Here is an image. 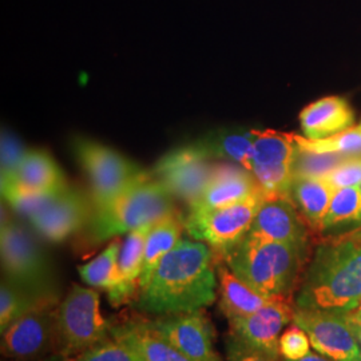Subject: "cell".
Listing matches in <instances>:
<instances>
[{
  "instance_id": "8",
  "label": "cell",
  "mask_w": 361,
  "mask_h": 361,
  "mask_svg": "<svg viewBox=\"0 0 361 361\" xmlns=\"http://www.w3.org/2000/svg\"><path fill=\"white\" fill-rule=\"evenodd\" d=\"M61 295L40 300L1 334V353L18 361L40 360L58 352Z\"/></svg>"
},
{
  "instance_id": "15",
  "label": "cell",
  "mask_w": 361,
  "mask_h": 361,
  "mask_svg": "<svg viewBox=\"0 0 361 361\" xmlns=\"http://www.w3.org/2000/svg\"><path fill=\"white\" fill-rule=\"evenodd\" d=\"M92 214V202L79 189L67 188L37 214L28 219L34 231L50 243H62L86 228Z\"/></svg>"
},
{
  "instance_id": "26",
  "label": "cell",
  "mask_w": 361,
  "mask_h": 361,
  "mask_svg": "<svg viewBox=\"0 0 361 361\" xmlns=\"http://www.w3.org/2000/svg\"><path fill=\"white\" fill-rule=\"evenodd\" d=\"M256 130L216 134L198 143L210 158H225L250 171Z\"/></svg>"
},
{
  "instance_id": "22",
  "label": "cell",
  "mask_w": 361,
  "mask_h": 361,
  "mask_svg": "<svg viewBox=\"0 0 361 361\" xmlns=\"http://www.w3.org/2000/svg\"><path fill=\"white\" fill-rule=\"evenodd\" d=\"M154 224L143 225L141 228L128 233L123 244L121 245L118 258L119 305L129 302L134 295L141 290L145 247L149 233Z\"/></svg>"
},
{
  "instance_id": "32",
  "label": "cell",
  "mask_w": 361,
  "mask_h": 361,
  "mask_svg": "<svg viewBox=\"0 0 361 361\" xmlns=\"http://www.w3.org/2000/svg\"><path fill=\"white\" fill-rule=\"evenodd\" d=\"M74 361H142L125 341L110 336L98 345L86 350Z\"/></svg>"
},
{
  "instance_id": "24",
  "label": "cell",
  "mask_w": 361,
  "mask_h": 361,
  "mask_svg": "<svg viewBox=\"0 0 361 361\" xmlns=\"http://www.w3.org/2000/svg\"><path fill=\"white\" fill-rule=\"evenodd\" d=\"M119 252L121 244L113 241L97 257L78 268L83 283L94 289L104 290L114 307H119Z\"/></svg>"
},
{
  "instance_id": "2",
  "label": "cell",
  "mask_w": 361,
  "mask_h": 361,
  "mask_svg": "<svg viewBox=\"0 0 361 361\" xmlns=\"http://www.w3.org/2000/svg\"><path fill=\"white\" fill-rule=\"evenodd\" d=\"M298 310L348 314L361 304V233L326 241L314 250L295 295Z\"/></svg>"
},
{
  "instance_id": "9",
  "label": "cell",
  "mask_w": 361,
  "mask_h": 361,
  "mask_svg": "<svg viewBox=\"0 0 361 361\" xmlns=\"http://www.w3.org/2000/svg\"><path fill=\"white\" fill-rule=\"evenodd\" d=\"M265 198L264 192L258 190L229 207L189 212L183 228L193 240L205 243L222 256L245 237Z\"/></svg>"
},
{
  "instance_id": "12",
  "label": "cell",
  "mask_w": 361,
  "mask_h": 361,
  "mask_svg": "<svg viewBox=\"0 0 361 361\" xmlns=\"http://www.w3.org/2000/svg\"><path fill=\"white\" fill-rule=\"evenodd\" d=\"M293 323L310 336L312 348L334 361H361V344L348 316L326 310H298Z\"/></svg>"
},
{
  "instance_id": "34",
  "label": "cell",
  "mask_w": 361,
  "mask_h": 361,
  "mask_svg": "<svg viewBox=\"0 0 361 361\" xmlns=\"http://www.w3.org/2000/svg\"><path fill=\"white\" fill-rule=\"evenodd\" d=\"M325 180L335 189L361 186V157H350L329 173Z\"/></svg>"
},
{
  "instance_id": "4",
  "label": "cell",
  "mask_w": 361,
  "mask_h": 361,
  "mask_svg": "<svg viewBox=\"0 0 361 361\" xmlns=\"http://www.w3.org/2000/svg\"><path fill=\"white\" fill-rule=\"evenodd\" d=\"M171 213H176L173 194L150 174L104 207L94 209L86 225L87 237L92 244H101L143 225L154 224Z\"/></svg>"
},
{
  "instance_id": "21",
  "label": "cell",
  "mask_w": 361,
  "mask_h": 361,
  "mask_svg": "<svg viewBox=\"0 0 361 361\" xmlns=\"http://www.w3.org/2000/svg\"><path fill=\"white\" fill-rule=\"evenodd\" d=\"M111 336L125 341L142 361H193L159 335L152 323L129 322L111 329Z\"/></svg>"
},
{
  "instance_id": "37",
  "label": "cell",
  "mask_w": 361,
  "mask_h": 361,
  "mask_svg": "<svg viewBox=\"0 0 361 361\" xmlns=\"http://www.w3.org/2000/svg\"><path fill=\"white\" fill-rule=\"evenodd\" d=\"M284 361H289V360H284ZM297 361H334L331 360V359H328V357H325V356H323V355H320V353H312L310 352V355L308 356H305L304 359H301V360H297Z\"/></svg>"
},
{
  "instance_id": "20",
  "label": "cell",
  "mask_w": 361,
  "mask_h": 361,
  "mask_svg": "<svg viewBox=\"0 0 361 361\" xmlns=\"http://www.w3.org/2000/svg\"><path fill=\"white\" fill-rule=\"evenodd\" d=\"M1 180H16L40 192H62L70 186L51 155L42 150H26L13 173L1 176Z\"/></svg>"
},
{
  "instance_id": "5",
  "label": "cell",
  "mask_w": 361,
  "mask_h": 361,
  "mask_svg": "<svg viewBox=\"0 0 361 361\" xmlns=\"http://www.w3.org/2000/svg\"><path fill=\"white\" fill-rule=\"evenodd\" d=\"M111 329L101 313L99 293L74 285L58 310V353L66 360L77 359L109 338Z\"/></svg>"
},
{
  "instance_id": "18",
  "label": "cell",
  "mask_w": 361,
  "mask_h": 361,
  "mask_svg": "<svg viewBox=\"0 0 361 361\" xmlns=\"http://www.w3.org/2000/svg\"><path fill=\"white\" fill-rule=\"evenodd\" d=\"M353 113L345 99L326 97L308 104L300 114L301 129L308 140H324L352 128Z\"/></svg>"
},
{
  "instance_id": "27",
  "label": "cell",
  "mask_w": 361,
  "mask_h": 361,
  "mask_svg": "<svg viewBox=\"0 0 361 361\" xmlns=\"http://www.w3.org/2000/svg\"><path fill=\"white\" fill-rule=\"evenodd\" d=\"M357 228H361L360 186L335 189L322 231L338 232Z\"/></svg>"
},
{
  "instance_id": "17",
  "label": "cell",
  "mask_w": 361,
  "mask_h": 361,
  "mask_svg": "<svg viewBox=\"0 0 361 361\" xmlns=\"http://www.w3.org/2000/svg\"><path fill=\"white\" fill-rule=\"evenodd\" d=\"M259 189L250 171L238 165H216L213 177L201 197L189 207V212H202L229 207L244 201Z\"/></svg>"
},
{
  "instance_id": "30",
  "label": "cell",
  "mask_w": 361,
  "mask_h": 361,
  "mask_svg": "<svg viewBox=\"0 0 361 361\" xmlns=\"http://www.w3.org/2000/svg\"><path fill=\"white\" fill-rule=\"evenodd\" d=\"M295 141L298 147L310 152L361 157V126L349 128L324 140H308L295 135Z\"/></svg>"
},
{
  "instance_id": "1",
  "label": "cell",
  "mask_w": 361,
  "mask_h": 361,
  "mask_svg": "<svg viewBox=\"0 0 361 361\" xmlns=\"http://www.w3.org/2000/svg\"><path fill=\"white\" fill-rule=\"evenodd\" d=\"M217 292L213 249L197 240L180 238L140 290L138 307L159 316L194 312L214 304Z\"/></svg>"
},
{
  "instance_id": "38",
  "label": "cell",
  "mask_w": 361,
  "mask_h": 361,
  "mask_svg": "<svg viewBox=\"0 0 361 361\" xmlns=\"http://www.w3.org/2000/svg\"><path fill=\"white\" fill-rule=\"evenodd\" d=\"M348 316L349 322L353 324H361V304L359 305L357 310H353L347 314Z\"/></svg>"
},
{
  "instance_id": "40",
  "label": "cell",
  "mask_w": 361,
  "mask_h": 361,
  "mask_svg": "<svg viewBox=\"0 0 361 361\" xmlns=\"http://www.w3.org/2000/svg\"><path fill=\"white\" fill-rule=\"evenodd\" d=\"M360 188H361V186H360Z\"/></svg>"
},
{
  "instance_id": "10",
  "label": "cell",
  "mask_w": 361,
  "mask_h": 361,
  "mask_svg": "<svg viewBox=\"0 0 361 361\" xmlns=\"http://www.w3.org/2000/svg\"><path fill=\"white\" fill-rule=\"evenodd\" d=\"M296 149L295 134L256 130L250 173L267 198L289 197Z\"/></svg>"
},
{
  "instance_id": "16",
  "label": "cell",
  "mask_w": 361,
  "mask_h": 361,
  "mask_svg": "<svg viewBox=\"0 0 361 361\" xmlns=\"http://www.w3.org/2000/svg\"><path fill=\"white\" fill-rule=\"evenodd\" d=\"M246 237L310 247L307 221L290 197L265 198Z\"/></svg>"
},
{
  "instance_id": "3",
  "label": "cell",
  "mask_w": 361,
  "mask_h": 361,
  "mask_svg": "<svg viewBox=\"0 0 361 361\" xmlns=\"http://www.w3.org/2000/svg\"><path fill=\"white\" fill-rule=\"evenodd\" d=\"M308 250L310 247L245 235L221 259L259 293L292 300L305 271Z\"/></svg>"
},
{
  "instance_id": "39",
  "label": "cell",
  "mask_w": 361,
  "mask_h": 361,
  "mask_svg": "<svg viewBox=\"0 0 361 361\" xmlns=\"http://www.w3.org/2000/svg\"><path fill=\"white\" fill-rule=\"evenodd\" d=\"M352 324V328H353V331H355V335L357 337V340L360 341L361 344V324Z\"/></svg>"
},
{
  "instance_id": "23",
  "label": "cell",
  "mask_w": 361,
  "mask_h": 361,
  "mask_svg": "<svg viewBox=\"0 0 361 361\" xmlns=\"http://www.w3.org/2000/svg\"><path fill=\"white\" fill-rule=\"evenodd\" d=\"M335 188L325 178L295 177L289 197L310 228L322 231Z\"/></svg>"
},
{
  "instance_id": "31",
  "label": "cell",
  "mask_w": 361,
  "mask_h": 361,
  "mask_svg": "<svg viewBox=\"0 0 361 361\" xmlns=\"http://www.w3.org/2000/svg\"><path fill=\"white\" fill-rule=\"evenodd\" d=\"M348 158H350L348 155L316 153V152L304 150L297 146L295 162H293V178L295 177L325 178L329 173H332L338 165H341Z\"/></svg>"
},
{
  "instance_id": "29",
  "label": "cell",
  "mask_w": 361,
  "mask_h": 361,
  "mask_svg": "<svg viewBox=\"0 0 361 361\" xmlns=\"http://www.w3.org/2000/svg\"><path fill=\"white\" fill-rule=\"evenodd\" d=\"M0 185L3 200L13 207L18 214L26 217L27 219L43 210L58 194L63 192L34 190L13 180H1Z\"/></svg>"
},
{
  "instance_id": "28",
  "label": "cell",
  "mask_w": 361,
  "mask_h": 361,
  "mask_svg": "<svg viewBox=\"0 0 361 361\" xmlns=\"http://www.w3.org/2000/svg\"><path fill=\"white\" fill-rule=\"evenodd\" d=\"M58 295L61 293H37L22 285L3 279L0 286V332L3 334L15 320L25 314L27 310H31L35 304H38L40 300Z\"/></svg>"
},
{
  "instance_id": "35",
  "label": "cell",
  "mask_w": 361,
  "mask_h": 361,
  "mask_svg": "<svg viewBox=\"0 0 361 361\" xmlns=\"http://www.w3.org/2000/svg\"><path fill=\"white\" fill-rule=\"evenodd\" d=\"M226 361H280L231 335L226 338Z\"/></svg>"
},
{
  "instance_id": "11",
  "label": "cell",
  "mask_w": 361,
  "mask_h": 361,
  "mask_svg": "<svg viewBox=\"0 0 361 361\" xmlns=\"http://www.w3.org/2000/svg\"><path fill=\"white\" fill-rule=\"evenodd\" d=\"M216 165L197 143L177 149L161 158L155 165L153 177L161 180L174 198L190 207L207 189Z\"/></svg>"
},
{
  "instance_id": "25",
  "label": "cell",
  "mask_w": 361,
  "mask_h": 361,
  "mask_svg": "<svg viewBox=\"0 0 361 361\" xmlns=\"http://www.w3.org/2000/svg\"><path fill=\"white\" fill-rule=\"evenodd\" d=\"M182 228L183 219L177 217L176 213H171L155 222L154 226L149 233L145 247L141 289L149 283L161 259L180 243Z\"/></svg>"
},
{
  "instance_id": "6",
  "label": "cell",
  "mask_w": 361,
  "mask_h": 361,
  "mask_svg": "<svg viewBox=\"0 0 361 361\" xmlns=\"http://www.w3.org/2000/svg\"><path fill=\"white\" fill-rule=\"evenodd\" d=\"M0 255L4 279L42 295L59 293L46 253L15 219H1Z\"/></svg>"
},
{
  "instance_id": "7",
  "label": "cell",
  "mask_w": 361,
  "mask_h": 361,
  "mask_svg": "<svg viewBox=\"0 0 361 361\" xmlns=\"http://www.w3.org/2000/svg\"><path fill=\"white\" fill-rule=\"evenodd\" d=\"M73 150L90 178L92 210L104 207L131 185L150 176L126 157L95 141L75 138Z\"/></svg>"
},
{
  "instance_id": "14",
  "label": "cell",
  "mask_w": 361,
  "mask_h": 361,
  "mask_svg": "<svg viewBox=\"0 0 361 361\" xmlns=\"http://www.w3.org/2000/svg\"><path fill=\"white\" fill-rule=\"evenodd\" d=\"M150 323L186 357L193 361H221L214 348L213 326L202 310L162 316Z\"/></svg>"
},
{
  "instance_id": "36",
  "label": "cell",
  "mask_w": 361,
  "mask_h": 361,
  "mask_svg": "<svg viewBox=\"0 0 361 361\" xmlns=\"http://www.w3.org/2000/svg\"><path fill=\"white\" fill-rule=\"evenodd\" d=\"M26 150L20 142L8 133L1 134V176L11 174L19 165Z\"/></svg>"
},
{
  "instance_id": "13",
  "label": "cell",
  "mask_w": 361,
  "mask_h": 361,
  "mask_svg": "<svg viewBox=\"0 0 361 361\" xmlns=\"http://www.w3.org/2000/svg\"><path fill=\"white\" fill-rule=\"evenodd\" d=\"M293 316L295 304H292V300L276 298L252 314L228 322L232 335L273 359L281 360L279 341L285 326L293 322Z\"/></svg>"
},
{
  "instance_id": "33",
  "label": "cell",
  "mask_w": 361,
  "mask_h": 361,
  "mask_svg": "<svg viewBox=\"0 0 361 361\" xmlns=\"http://www.w3.org/2000/svg\"><path fill=\"white\" fill-rule=\"evenodd\" d=\"M310 336L295 323L285 329L279 341L280 355L284 360H301L310 355Z\"/></svg>"
},
{
  "instance_id": "19",
  "label": "cell",
  "mask_w": 361,
  "mask_h": 361,
  "mask_svg": "<svg viewBox=\"0 0 361 361\" xmlns=\"http://www.w3.org/2000/svg\"><path fill=\"white\" fill-rule=\"evenodd\" d=\"M219 310L231 320L240 316H247L264 308L273 300L281 297H268L246 284L221 259L217 264ZM289 300V298H288Z\"/></svg>"
}]
</instances>
